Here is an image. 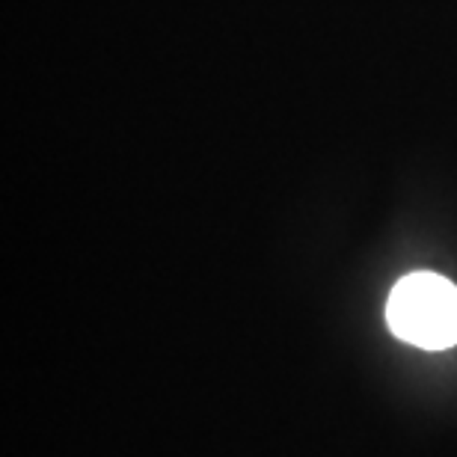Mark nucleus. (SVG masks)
Instances as JSON below:
<instances>
[{
  "instance_id": "f257e3e1",
  "label": "nucleus",
  "mask_w": 457,
  "mask_h": 457,
  "mask_svg": "<svg viewBox=\"0 0 457 457\" xmlns=\"http://www.w3.org/2000/svg\"><path fill=\"white\" fill-rule=\"evenodd\" d=\"M386 324L401 342L425 351L457 345V286L440 273H410L392 288Z\"/></svg>"
}]
</instances>
